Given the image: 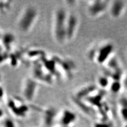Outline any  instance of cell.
I'll use <instances>...</instances> for the list:
<instances>
[{
    "instance_id": "obj_18",
    "label": "cell",
    "mask_w": 127,
    "mask_h": 127,
    "mask_svg": "<svg viewBox=\"0 0 127 127\" xmlns=\"http://www.w3.org/2000/svg\"><path fill=\"white\" fill-rule=\"evenodd\" d=\"M12 1H0V13L4 14L10 11L12 6Z\"/></svg>"
},
{
    "instance_id": "obj_3",
    "label": "cell",
    "mask_w": 127,
    "mask_h": 127,
    "mask_svg": "<svg viewBox=\"0 0 127 127\" xmlns=\"http://www.w3.org/2000/svg\"><path fill=\"white\" fill-rule=\"evenodd\" d=\"M110 1L106 0H93L90 1L87 6V13L90 17L98 18L109 9Z\"/></svg>"
},
{
    "instance_id": "obj_20",
    "label": "cell",
    "mask_w": 127,
    "mask_h": 127,
    "mask_svg": "<svg viewBox=\"0 0 127 127\" xmlns=\"http://www.w3.org/2000/svg\"><path fill=\"white\" fill-rule=\"evenodd\" d=\"M8 53L9 52L5 51L4 49L2 51L0 50V64L8 61L9 53L8 54Z\"/></svg>"
},
{
    "instance_id": "obj_30",
    "label": "cell",
    "mask_w": 127,
    "mask_h": 127,
    "mask_svg": "<svg viewBox=\"0 0 127 127\" xmlns=\"http://www.w3.org/2000/svg\"></svg>"
},
{
    "instance_id": "obj_24",
    "label": "cell",
    "mask_w": 127,
    "mask_h": 127,
    "mask_svg": "<svg viewBox=\"0 0 127 127\" xmlns=\"http://www.w3.org/2000/svg\"><path fill=\"white\" fill-rule=\"evenodd\" d=\"M4 96V90L2 86H0V102H1L2 99Z\"/></svg>"
},
{
    "instance_id": "obj_5",
    "label": "cell",
    "mask_w": 127,
    "mask_h": 127,
    "mask_svg": "<svg viewBox=\"0 0 127 127\" xmlns=\"http://www.w3.org/2000/svg\"><path fill=\"white\" fill-rule=\"evenodd\" d=\"M38 89V82L32 78L25 79L22 86V95L27 101H32L35 99Z\"/></svg>"
},
{
    "instance_id": "obj_1",
    "label": "cell",
    "mask_w": 127,
    "mask_h": 127,
    "mask_svg": "<svg viewBox=\"0 0 127 127\" xmlns=\"http://www.w3.org/2000/svg\"><path fill=\"white\" fill-rule=\"evenodd\" d=\"M68 13L63 8L55 10L53 18V35L56 43L64 45L67 42L66 24Z\"/></svg>"
},
{
    "instance_id": "obj_13",
    "label": "cell",
    "mask_w": 127,
    "mask_h": 127,
    "mask_svg": "<svg viewBox=\"0 0 127 127\" xmlns=\"http://www.w3.org/2000/svg\"><path fill=\"white\" fill-rule=\"evenodd\" d=\"M57 115V111L53 107L48 108L44 112L43 122L45 127H51L54 123Z\"/></svg>"
},
{
    "instance_id": "obj_14",
    "label": "cell",
    "mask_w": 127,
    "mask_h": 127,
    "mask_svg": "<svg viewBox=\"0 0 127 127\" xmlns=\"http://www.w3.org/2000/svg\"><path fill=\"white\" fill-rule=\"evenodd\" d=\"M120 114L121 118L127 122V96L122 97L119 100Z\"/></svg>"
},
{
    "instance_id": "obj_17",
    "label": "cell",
    "mask_w": 127,
    "mask_h": 127,
    "mask_svg": "<svg viewBox=\"0 0 127 127\" xmlns=\"http://www.w3.org/2000/svg\"><path fill=\"white\" fill-rule=\"evenodd\" d=\"M110 90L114 94L119 93L122 89H123L122 84V81H111L110 85Z\"/></svg>"
},
{
    "instance_id": "obj_29",
    "label": "cell",
    "mask_w": 127,
    "mask_h": 127,
    "mask_svg": "<svg viewBox=\"0 0 127 127\" xmlns=\"http://www.w3.org/2000/svg\"></svg>"
},
{
    "instance_id": "obj_16",
    "label": "cell",
    "mask_w": 127,
    "mask_h": 127,
    "mask_svg": "<svg viewBox=\"0 0 127 127\" xmlns=\"http://www.w3.org/2000/svg\"><path fill=\"white\" fill-rule=\"evenodd\" d=\"M111 83V78L109 77L104 74L100 76L97 78V85L102 88V90H104L106 88L109 87Z\"/></svg>"
},
{
    "instance_id": "obj_4",
    "label": "cell",
    "mask_w": 127,
    "mask_h": 127,
    "mask_svg": "<svg viewBox=\"0 0 127 127\" xmlns=\"http://www.w3.org/2000/svg\"><path fill=\"white\" fill-rule=\"evenodd\" d=\"M114 46L112 42H107L97 47L95 62L97 64L105 65L106 63L113 56Z\"/></svg>"
},
{
    "instance_id": "obj_23",
    "label": "cell",
    "mask_w": 127,
    "mask_h": 127,
    "mask_svg": "<svg viewBox=\"0 0 127 127\" xmlns=\"http://www.w3.org/2000/svg\"><path fill=\"white\" fill-rule=\"evenodd\" d=\"M122 84L123 89L127 91V73L123 76L122 79Z\"/></svg>"
},
{
    "instance_id": "obj_12",
    "label": "cell",
    "mask_w": 127,
    "mask_h": 127,
    "mask_svg": "<svg viewBox=\"0 0 127 127\" xmlns=\"http://www.w3.org/2000/svg\"><path fill=\"white\" fill-rule=\"evenodd\" d=\"M15 40L16 38L14 33L11 32H6L3 33L0 41L1 42L3 49L9 53L12 49Z\"/></svg>"
},
{
    "instance_id": "obj_25",
    "label": "cell",
    "mask_w": 127,
    "mask_h": 127,
    "mask_svg": "<svg viewBox=\"0 0 127 127\" xmlns=\"http://www.w3.org/2000/svg\"><path fill=\"white\" fill-rule=\"evenodd\" d=\"M3 115H4V111H3V110L1 109H0V119L2 118L3 117Z\"/></svg>"
},
{
    "instance_id": "obj_8",
    "label": "cell",
    "mask_w": 127,
    "mask_h": 127,
    "mask_svg": "<svg viewBox=\"0 0 127 127\" xmlns=\"http://www.w3.org/2000/svg\"><path fill=\"white\" fill-rule=\"evenodd\" d=\"M126 2L122 0H114L110 2L109 10L111 17L118 19L123 15L126 8Z\"/></svg>"
},
{
    "instance_id": "obj_6",
    "label": "cell",
    "mask_w": 127,
    "mask_h": 127,
    "mask_svg": "<svg viewBox=\"0 0 127 127\" xmlns=\"http://www.w3.org/2000/svg\"><path fill=\"white\" fill-rule=\"evenodd\" d=\"M8 106L13 114L18 117H24L29 110V106L18 99H9Z\"/></svg>"
},
{
    "instance_id": "obj_19",
    "label": "cell",
    "mask_w": 127,
    "mask_h": 127,
    "mask_svg": "<svg viewBox=\"0 0 127 127\" xmlns=\"http://www.w3.org/2000/svg\"><path fill=\"white\" fill-rule=\"evenodd\" d=\"M27 56L29 58H32L35 59L36 58L39 57L41 58V57H42L44 54V51L42 50H31L30 51H28L27 53Z\"/></svg>"
},
{
    "instance_id": "obj_15",
    "label": "cell",
    "mask_w": 127,
    "mask_h": 127,
    "mask_svg": "<svg viewBox=\"0 0 127 127\" xmlns=\"http://www.w3.org/2000/svg\"><path fill=\"white\" fill-rule=\"evenodd\" d=\"M106 66V68L111 72L116 71L117 70L121 69L119 64V60L115 57L112 56L105 64Z\"/></svg>"
},
{
    "instance_id": "obj_21",
    "label": "cell",
    "mask_w": 127,
    "mask_h": 127,
    "mask_svg": "<svg viewBox=\"0 0 127 127\" xmlns=\"http://www.w3.org/2000/svg\"><path fill=\"white\" fill-rule=\"evenodd\" d=\"M3 127H16L14 121L10 118H5L3 121Z\"/></svg>"
},
{
    "instance_id": "obj_9",
    "label": "cell",
    "mask_w": 127,
    "mask_h": 127,
    "mask_svg": "<svg viewBox=\"0 0 127 127\" xmlns=\"http://www.w3.org/2000/svg\"><path fill=\"white\" fill-rule=\"evenodd\" d=\"M58 65L59 66L60 70L64 72V73L68 78L72 77L73 76L74 71L76 70V66L73 61L69 59H64V60H57L55 59Z\"/></svg>"
},
{
    "instance_id": "obj_2",
    "label": "cell",
    "mask_w": 127,
    "mask_h": 127,
    "mask_svg": "<svg viewBox=\"0 0 127 127\" xmlns=\"http://www.w3.org/2000/svg\"><path fill=\"white\" fill-rule=\"evenodd\" d=\"M39 16L37 8L27 6L22 11L18 18L17 25L19 30L23 33L30 32L35 26Z\"/></svg>"
},
{
    "instance_id": "obj_27",
    "label": "cell",
    "mask_w": 127,
    "mask_h": 127,
    "mask_svg": "<svg viewBox=\"0 0 127 127\" xmlns=\"http://www.w3.org/2000/svg\"><path fill=\"white\" fill-rule=\"evenodd\" d=\"M1 74H0V82H1Z\"/></svg>"
},
{
    "instance_id": "obj_26",
    "label": "cell",
    "mask_w": 127,
    "mask_h": 127,
    "mask_svg": "<svg viewBox=\"0 0 127 127\" xmlns=\"http://www.w3.org/2000/svg\"><path fill=\"white\" fill-rule=\"evenodd\" d=\"M2 35H3V33H2L1 32V31H0V41H1V38H2Z\"/></svg>"
},
{
    "instance_id": "obj_22",
    "label": "cell",
    "mask_w": 127,
    "mask_h": 127,
    "mask_svg": "<svg viewBox=\"0 0 127 127\" xmlns=\"http://www.w3.org/2000/svg\"><path fill=\"white\" fill-rule=\"evenodd\" d=\"M94 127H111V124L107 123V122H101L95 123Z\"/></svg>"
},
{
    "instance_id": "obj_7",
    "label": "cell",
    "mask_w": 127,
    "mask_h": 127,
    "mask_svg": "<svg viewBox=\"0 0 127 127\" xmlns=\"http://www.w3.org/2000/svg\"><path fill=\"white\" fill-rule=\"evenodd\" d=\"M79 26V19L74 13H68L66 24L67 42H70L74 39Z\"/></svg>"
},
{
    "instance_id": "obj_10",
    "label": "cell",
    "mask_w": 127,
    "mask_h": 127,
    "mask_svg": "<svg viewBox=\"0 0 127 127\" xmlns=\"http://www.w3.org/2000/svg\"><path fill=\"white\" fill-rule=\"evenodd\" d=\"M96 88V86L94 84H88L84 86L77 91L74 97L82 100H85L95 93Z\"/></svg>"
},
{
    "instance_id": "obj_28",
    "label": "cell",
    "mask_w": 127,
    "mask_h": 127,
    "mask_svg": "<svg viewBox=\"0 0 127 127\" xmlns=\"http://www.w3.org/2000/svg\"><path fill=\"white\" fill-rule=\"evenodd\" d=\"M124 127H127V124H126V125L124 126Z\"/></svg>"
},
{
    "instance_id": "obj_11",
    "label": "cell",
    "mask_w": 127,
    "mask_h": 127,
    "mask_svg": "<svg viewBox=\"0 0 127 127\" xmlns=\"http://www.w3.org/2000/svg\"><path fill=\"white\" fill-rule=\"evenodd\" d=\"M77 120V115L73 111L69 109L64 110L60 117V122L63 127H68Z\"/></svg>"
}]
</instances>
